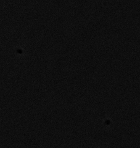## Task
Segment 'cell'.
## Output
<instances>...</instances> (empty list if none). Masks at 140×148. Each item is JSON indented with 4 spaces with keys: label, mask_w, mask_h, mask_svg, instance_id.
<instances>
[]
</instances>
